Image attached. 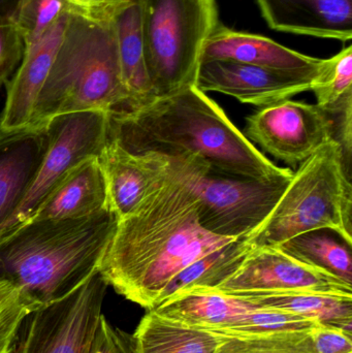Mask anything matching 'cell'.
I'll return each mask as SVG.
<instances>
[{
	"mask_svg": "<svg viewBox=\"0 0 352 353\" xmlns=\"http://www.w3.org/2000/svg\"><path fill=\"white\" fill-rule=\"evenodd\" d=\"M76 14L92 19L111 18L119 0H66Z\"/></svg>",
	"mask_w": 352,
	"mask_h": 353,
	"instance_id": "d6a6232c",
	"label": "cell"
},
{
	"mask_svg": "<svg viewBox=\"0 0 352 353\" xmlns=\"http://www.w3.org/2000/svg\"><path fill=\"white\" fill-rule=\"evenodd\" d=\"M107 208L111 205L105 173L99 157H92L74 168L55 187L32 219H79Z\"/></svg>",
	"mask_w": 352,
	"mask_h": 353,
	"instance_id": "ac0fdd59",
	"label": "cell"
},
{
	"mask_svg": "<svg viewBox=\"0 0 352 353\" xmlns=\"http://www.w3.org/2000/svg\"><path fill=\"white\" fill-rule=\"evenodd\" d=\"M218 23L216 0H142L145 63L155 97L196 86L205 43Z\"/></svg>",
	"mask_w": 352,
	"mask_h": 353,
	"instance_id": "8992f818",
	"label": "cell"
},
{
	"mask_svg": "<svg viewBox=\"0 0 352 353\" xmlns=\"http://www.w3.org/2000/svg\"><path fill=\"white\" fill-rule=\"evenodd\" d=\"M25 43L14 21L0 22V86L10 82V76L24 56Z\"/></svg>",
	"mask_w": 352,
	"mask_h": 353,
	"instance_id": "f546056e",
	"label": "cell"
},
{
	"mask_svg": "<svg viewBox=\"0 0 352 353\" xmlns=\"http://www.w3.org/2000/svg\"><path fill=\"white\" fill-rule=\"evenodd\" d=\"M165 155L179 165L189 181L198 197L203 228L225 238H242L254 232L276 207L293 176L264 180L236 178L214 173L198 155Z\"/></svg>",
	"mask_w": 352,
	"mask_h": 353,
	"instance_id": "52a82bcc",
	"label": "cell"
},
{
	"mask_svg": "<svg viewBox=\"0 0 352 353\" xmlns=\"http://www.w3.org/2000/svg\"><path fill=\"white\" fill-rule=\"evenodd\" d=\"M251 249L242 236L200 257L169 281L154 307L192 288H216L237 271Z\"/></svg>",
	"mask_w": 352,
	"mask_h": 353,
	"instance_id": "603a6c76",
	"label": "cell"
},
{
	"mask_svg": "<svg viewBox=\"0 0 352 353\" xmlns=\"http://www.w3.org/2000/svg\"><path fill=\"white\" fill-rule=\"evenodd\" d=\"M107 140L132 154L198 155L219 175L264 180L293 173L265 157L196 86L109 114Z\"/></svg>",
	"mask_w": 352,
	"mask_h": 353,
	"instance_id": "7a4b0ae2",
	"label": "cell"
},
{
	"mask_svg": "<svg viewBox=\"0 0 352 353\" xmlns=\"http://www.w3.org/2000/svg\"><path fill=\"white\" fill-rule=\"evenodd\" d=\"M351 172L340 145L327 140L293 172L270 215L245 236L252 248L277 247L293 236L330 230L352 244Z\"/></svg>",
	"mask_w": 352,
	"mask_h": 353,
	"instance_id": "5b68a950",
	"label": "cell"
},
{
	"mask_svg": "<svg viewBox=\"0 0 352 353\" xmlns=\"http://www.w3.org/2000/svg\"><path fill=\"white\" fill-rule=\"evenodd\" d=\"M229 296H237L258 308L285 311L316 325L352 334V296L309 292H242Z\"/></svg>",
	"mask_w": 352,
	"mask_h": 353,
	"instance_id": "44dd1931",
	"label": "cell"
},
{
	"mask_svg": "<svg viewBox=\"0 0 352 353\" xmlns=\"http://www.w3.org/2000/svg\"><path fill=\"white\" fill-rule=\"evenodd\" d=\"M21 0H0V22L1 21H14V14L18 10Z\"/></svg>",
	"mask_w": 352,
	"mask_h": 353,
	"instance_id": "836d02e7",
	"label": "cell"
},
{
	"mask_svg": "<svg viewBox=\"0 0 352 353\" xmlns=\"http://www.w3.org/2000/svg\"><path fill=\"white\" fill-rule=\"evenodd\" d=\"M37 308L14 286L0 282V353L12 352L23 323Z\"/></svg>",
	"mask_w": 352,
	"mask_h": 353,
	"instance_id": "f1b7e54d",
	"label": "cell"
},
{
	"mask_svg": "<svg viewBox=\"0 0 352 353\" xmlns=\"http://www.w3.org/2000/svg\"><path fill=\"white\" fill-rule=\"evenodd\" d=\"M138 353H215L225 336L169 321L153 311L134 333Z\"/></svg>",
	"mask_w": 352,
	"mask_h": 353,
	"instance_id": "7402d4cb",
	"label": "cell"
},
{
	"mask_svg": "<svg viewBox=\"0 0 352 353\" xmlns=\"http://www.w3.org/2000/svg\"><path fill=\"white\" fill-rule=\"evenodd\" d=\"M310 91L315 95L316 105L326 113L352 103L351 46L334 57L324 59Z\"/></svg>",
	"mask_w": 352,
	"mask_h": 353,
	"instance_id": "d4e9b609",
	"label": "cell"
},
{
	"mask_svg": "<svg viewBox=\"0 0 352 353\" xmlns=\"http://www.w3.org/2000/svg\"><path fill=\"white\" fill-rule=\"evenodd\" d=\"M351 245L333 230H318L293 236L277 247L352 285Z\"/></svg>",
	"mask_w": 352,
	"mask_h": 353,
	"instance_id": "cb8c5ba5",
	"label": "cell"
},
{
	"mask_svg": "<svg viewBox=\"0 0 352 353\" xmlns=\"http://www.w3.org/2000/svg\"><path fill=\"white\" fill-rule=\"evenodd\" d=\"M212 290L227 294L309 292L352 296V285L293 259L279 247L252 248L237 271Z\"/></svg>",
	"mask_w": 352,
	"mask_h": 353,
	"instance_id": "8fae6325",
	"label": "cell"
},
{
	"mask_svg": "<svg viewBox=\"0 0 352 353\" xmlns=\"http://www.w3.org/2000/svg\"><path fill=\"white\" fill-rule=\"evenodd\" d=\"M109 114L76 112L48 121L50 144L37 176L14 215L0 228V241L32 219L41 203L74 168L101 157L107 142Z\"/></svg>",
	"mask_w": 352,
	"mask_h": 353,
	"instance_id": "ba28073f",
	"label": "cell"
},
{
	"mask_svg": "<svg viewBox=\"0 0 352 353\" xmlns=\"http://www.w3.org/2000/svg\"><path fill=\"white\" fill-rule=\"evenodd\" d=\"M203 60H231L301 74H315L324 62V59L304 55L268 37L227 28L220 22L205 43Z\"/></svg>",
	"mask_w": 352,
	"mask_h": 353,
	"instance_id": "9a60e30c",
	"label": "cell"
},
{
	"mask_svg": "<svg viewBox=\"0 0 352 353\" xmlns=\"http://www.w3.org/2000/svg\"><path fill=\"white\" fill-rule=\"evenodd\" d=\"M252 308L253 305L237 296L212 288H192L149 310L169 321L222 335Z\"/></svg>",
	"mask_w": 352,
	"mask_h": 353,
	"instance_id": "d6986e66",
	"label": "cell"
},
{
	"mask_svg": "<svg viewBox=\"0 0 352 353\" xmlns=\"http://www.w3.org/2000/svg\"><path fill=\"white\" fill-rule=\"evenodd\" d=\"M107 286L97 270L61 300L35 309L23 323L16 353H90Z\"/></svg>",
	"mask_w": 352,
	"mask_h": 353,
	"instance_id": "9c48e42d",
	"label": "cell"
},
{
	"mask_svg": "<svg viewBox=\"0 0 352 353\" xmlns=\"http://www.w3.org/2000/svg\"><path fill=\"white\" fill-rule=\"evenodd\" d=\"M318 72L301 74L231 60H203L196 86L205 93L220 92L240 103L264 108L310 91Z\"/></svg>",
	"mask_w": 352,
	"mask_h": 353,
	"instance_id": "7c38bea8",
	"label": "cell"
},
{
	"mask_svg": "<svg viewBox=\"0 0 352 353\" xmlns=\"http://www.w3.org/2000/svg\"><path fill=\"white\" fill-rule=\"evenodd\" d=\"M48 122L0 128V228L14 215L49 148Z\"/></svg>",
	"mask_w": 352,
	"mask_h": 353,
	"instance_id": "4fadbf2b",
	"label": "cell"
},
{
	"mask_svg": "<svg viewBox=\"0 0 352 353\" xmlns=\"http://www.w3.org/2000/svg\"><path fill=\"white\" fill-rule=\"evenodd\" d=\"M74 12L66 0H21L14 22L25 50L39 41L63 14Z\"/></svg>",
	"mask_w": 352,
	"mask_h": 353,
	"instance_id": "83f0119b",
	"label": "cell"
},
{
	"mask_svg": "<svg viewBox=\"0 0 352 353\" xmlns=\"http://www.w3.org/2000/svg\"><path fill=\"white\" fill-rule=\"evenodd\" d=\"M316 325H318L313 321L293 313L254 306L235 325L225 331L222 336L249 337L280 332L311 331Z\"/></svg>",
	"mask_w": 352,
	"mask_h": 353,
	"instance_id": "4316f807",
	"label": "cell"
},
{
	"mask_svg": "<svg viewBox=\"0 0 352 353\" xmlns=\"http://www.w3.org/2000/svg\"><path fill=\"white\" fill-rule=\"evenodd\" d=\"M112 21L122 79L130 97V110L136 109L155 99L145 63L142 0H119Z\"/></svg>",
	"mask_w": 352,
	"mask_h": 353,
	"instance_id": "ffe728a7",
	"label": "cell"
},
{
	"mask_svg": "<svg viewBox=\"0 0 352 353\" xmlns=\"http://www.w3.org/2000/svg\"><path fill=\"white\" fill-rule=\"evenodd\" d=\"M244 136L275 159L298 168L332 139V121L318 105L287 99L248 116Z\"/></svg>",
	"mask_w": 352,
	"mask_h": 353,
	"instance_id": "30bf717a",
	"label": "cell"
},
{
	"mask_svg": "<svg viewBox=\"0 0 352 353\" xmlns=\"http://www.w3.org/2000/svg\"><path fill=\"white\" fill-rule=\"evenodd\" d=\"M215 353H318L310 331L225 337Z\"/></svg>",
	"mask_w": 352,
	"mask_h": 353,
	"instance_id": "484cf974",
	"label": "cell"
},
{
	"mask_svg": "<svg viewBox=\"0 0 352 353\" xmlns=\"http://www.w3.org/2000/svg\"><path fill=\"white\" fill-rule=\"evenodd\" d=\"M107 181L110 205L121 220L134 213L163 176L158 153L132 154L107 140L99 157Z\"/></svg>",
	"mask_w": 352,
	"mask_h": 353,
	"instance_id": "2e32d148",
	"label": "cell"
},
{
	"mask_svg": "<svg viewBox=\"0 0 352 353\" xmlns=\"http://www.w3.org/2000/svg\"><path fill=\"white\" fill-rule=\"evenodd\" d=\"M130 109L112 17L92 19L70 12L29 124L76 112L111 114Z\"/></svg>",
	"mask_w": 352,
	"mask_h": 353,
	"instance_id": "277c9868",
	"label": "cell"
},
{
	"mask_svg": "<svg viewBox=\"0 0 352 353\" xmlns=\"http://www.w3.org/2000/svg\"><path fill=\"white\" fill-rule=\"evenodd\" d=\"M310 335L318 353H352V334L343 330L316 325Z\"/></svg>",
	"mask_w": 352,
	"mask_h": 353,
	"instance_id": "1f68e13d",
	"label": "cell"
},
{
	"mask_svg": "<svg viewBox=\"0 0 352 353\" xmlns=\"http://www.w3.org/2000/svg\"><path fill=\"white\" fill-rule=\"evenodd\" d=\"M90 353H138L134 334L112 325L101 315L93 337Z\"/></svg>",
	"mask_w": 352,
	"mask_h": 353,
	"instance_id": "4dcf8cb0",
	"label": "cell"
},
{
	"mask_svg": "<svg viewBox=\"0 0 352 353\" xmlns=\"http://www.w3.org/2000/svg\"><path fill=\"white\" fill-rule=\"evenodd\" d=\"M70 14H63L37 43L25 50L16 74L6 84V107L0 117L1 130H17L28 125L37 95L63 39Z\"/></svg>",
	"mask_w": 352,
	"mask_h": 353,
	"instance_id": "e0dca14e",
	"label": "cell"
},
{
	"mask_svg": "<svg viewBox=\"0 0 352 353\" xmlns=\"http://www.w3.org/2000/svg\"><path fill=\"white\" fill-rule=\"evenodd\" d=\"M112 208L79 219H32L0 241V282L37 307L61 300L99 269L118 226Z\"/></svg>",
	"mask_w": 352,
	"mask_h": 353,
	"instance_id": "3957f363",
	"label": "cell"
},
{
	"mask_svg": "<svg viewBox=\"0 0 352 353\" xmlns=\"http://www.w3.org/2000/svg\"><path fill=\"white\" fill-rule=\"evenodd\" d=\"M274 30L322 39H352V0H258Z\"/></svg>",
	"mask_w": 352,
	"mask_h": 353,
	"instance_id": "5bb4252c",
	"label": "cell"
},
{
	"mask_svg": "<svg viewBox=\"0 0 352 353\" xmlns=\"http://www.w3.org/2000/svg\"><path fill=\"white\" fill-rule=\"evenodd\" d=\"M158 154L163 178L134 213L119 220L99 269L107 285L147 310L180 272L236 240L203 228L189 181L169 155Z\"/></svg>",
	"mask_w": 352,
	"mask_h": 353,
	"instance_id": "6da1fadb",
	"label": "cell"
}]
</instances>
